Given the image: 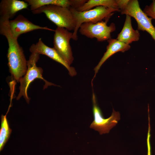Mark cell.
<instances>
[{
  "label": "cell",
  "instance_id": "obj_3",
  "mask_svg": "<svg viewBox=\"0 0 155 155\" xmlns=\"http://www.w3.org/2000/svg\"><path fill=\"white\" fill-rule=\"evenodd\" d=\"M32 12L35 14L44 13L57 27L64 28L69 31L75 28L76 22L69 8L49 5L40 7Z\"/></svg>",
  "mask_w": 155,
  "mask_h": 155
},
{
  "label": "cell",
  "instance_id": "obj_9",
  "mask_svg": "<svg viewBox=\"0 0 155 155\" xmlns=\"http://www.w3.org/2000/svg\"><path fill=\"white\" fill-rule=\"evenodd\" d=\"M9 26L13 37L18 39L21 34L36 30H43L55 31V30L46 26L36 25L22 15H19L15 19L9 20Z\"/></svg>",
  "mask_w": 155,
  "mask_h": 155
},
{
  "label": "cell",
  "instance_id": "obj_12",
  "mask_svg": "<svg viewBox=\"0 0 155 155\" xmlns=\"http://www.w3.org/2000/svg\"><path fill=\"white\" fill-rule=\"evenodd\" d=\"M32 11L45 5H55L77 9L86 1V0H25Z\"/></svg>",
  "mask_w": 155,
  "mask_h": 155
},
{
  "label": "cell",
  "instance_id": "obj_8",
  "mask_svg": "<svg viewBox=\"0 0 155 155\" xmlns=\"http://www.w3.org/2000/svg\"><path fill=\"white\" fill-rule=\"evenodd\" d=\"M54 32L53 48L61 58L70 66L74 59L69 43L73 33L65 28L60 27H57Z\"/></svg>",
  "mask_w": 155,
  "mask_h": 155
},
{
  "label": "cell",
  "instance_id": "obj_1",
  "mask_svg": "<svg viewBox=\"0 0 155 155\" xmlns=\"http://www.w3.org/2000/svg\"><path fill=\"white\" fill-rule=\"evenodd\" d=\"M9 20L0 19V33L7 39L8 48L7 57L10 72L17 82L25 75L27 69V61L22 47L18 39L12 35L9 26Z\"/></svg>",
  "mask_w": 155,
  "mask_h": 155
},
{
  "label": "cell",
  "instance_id": "obj_10",
  "mask_svg": "<svg viewBox=\"0 0 155 155\" xmlns=\"http://www.w3.org/2000/svg\"><path fill=\"white\" fill-rule=\"evenodd\" d=\"M29 50L31 53H36L46 55L51 59L64 66L68 71L69 75L73 76L77 74L74 68L71 67L59 55L53 48L50 47L45 44L40 38L36 44H32Z\"/></svg>",
  "mask_w": 155,
  "mask_h": 155
},
{
  "label": "cell",
  "instance_id": "obj_11",
  "mask_svg": "<svg viewBox=\"0 0 155 155\" xmlns=\"http://www.w3.org/2000/svg\"><path fill=\"white\" fill-rule=\"evenodd\" d=\"M29 5L25 1L2 0L0 3V19L8 20L13 18L18 11L27 9Z\"/></svg>",
  "mask_w": 155,
  "mask_h": 155
},
{
  "label": "cell",
  "instance_id": "obj_16",
  "mask_svg": "<svg viewBox=\"0 0 155 155\" xmlns=\"http://www.w3.org/2000/svg\"><path fill=\"white\" fill-rule=\"evenodd\" d=\"M1 125L0 130V150L3 148L8 141L12 130L9 127L6 114L1 116Z\"/></svg>",
  "mask_w": 155,
  "mask_h": 155
},
{
  "label": "cell",
  "instance_id": "obj_2",
  "mask_svg": "<svg viewBox=\"0 0 155 155\" xmlns=\"http://www.w3.org/2000/svg\"><path fill=\"white\" fill-rule=\"evenodd\" d=\"M117 4L121 14L133 18L137 23L138 30L147 32L155 42V27L152 22L153 19L141 9L138 0H118Z\"/></svg>",
  "mask_w": 155,
  "mask_h": 155
},
{
  "label": "cell",
  "instance_id": "obj_13",
  "mask_svg": "<svg viewBox=\"0 0 155 155\" xmlns=\"http://www.w3.org/2000/svg\"><path fill=\"white\" fill-rule=\"evenodd\" d=\"M108 45L106 46V50L103 56L101 58L98 65L94 69L95 78L99 70L104 63L110 57L115 53L119 52L124 53L129 49L130 46L117 40L116 39H111L107 40Z\"/></svg>",
  "mask_w": 155,
  "mask_h": 155
},
{
  "label": "cell",
  "instance_id": "obj_17",
  "mask_svg": "<svg viewBox=\"0 0 155 155\" xmlns=\"http://www.w3.org/2000/svg\"><path fill=\"white\" fill-rule=\"evenodd\" d=\"M143 11L148 16L155 19V0H153L149 5H146Z\"/></svg>",
  "mask_w": 155,
  "mask_h": 155
},
{
  "label": "cell",
  "instance_id": "obj_18",
  "mask_svg": "<svg viewBox=\"0 0 155 155\" xmlns=\"http://www.w3.org/2000/svg\"><path fill=\"white\" fill-rule=\"evenodd\" d=\"M150 132V123H148V131L147 138V143L148 148V154L147 155H151V147L150 143V138L151 134Z\"/></svg>",
  "mask_w": 155,
  "mask_h": 155
},
{
  "label": "cell",
  "instance_id": "obj_15",
  "mask_svg": "<svg viewBox=\"0 0 155 155\" xmlns=\"http://www.w3.org/2000/svg\"><path fill=\"white\" fill-rule=\"evenodd\" d=\"M102 6L108 8L119 10L116 3V0H89L77 10L79 11H82L92 9L94 7Z\"/></svg>",
  "mask_w": 155,
  "mask_h": 155
},
{
  "label": "cell",
  "instance_id": "obj_5",
  "mask_svg": "<svg viewBox=\"0 0 155 155\" xmlns=\"http://www.w3.org/2000/svg\"><path fill=\"white\" fill-rule=\"evenodd\" d=\"M40 54L36 53H31L29 60L27 61V69L25 75L20 80V92L16 98L17 100L23 96L28 103H29L30 98L27 94V90L30 84L37 78L43 80L45 82L43 89L49 86L55 85L48 82L42 76L43 70L40 67H37L36 63L39 59Z\"/></svg>",
  "mask_w": 155,
  "mask_h": 155
},
{
  "label": "cell",
  "instance_id": "obj_6",
  "mask_svg": "<svg viewBox=\"0 0 155 155\" xmlns=\"http://www.w3.org/2000/svg\"><path fill=\"white\" fill-rule=\"evenodd\" d=\"M92 101L94 120L91 124L90 128L98 131L100 135L109 133L110 130L117 124L120 120L119 113L116 111L113 108L111 116L108 118L105 119L97 105L96 96L93 92Z\"/></svg>",
  "mask_w": 155,
  "mask_h": 155
},
{
  "label": "cell",
  "instance_id": "obj_7",
  "mask_svg": "<svg viewBox=\"0 0 155 155\" xmlns=\"http://www.w3.org/2000/svg\"><path fill=\"white\" fill-rule=\"evenodd\" d=\"M108 21L83 23L80 26L79 31L82 35L89 38H96L99 42L108 40L111 38V33L116 29L115 24L113 23L109 26L107 25Z\"/></svg>",
  "mask_w": 155,
  "mask_h": 155
},
{
  "label": "cell",
  "instance_id": "obj_14",
  "mask_svg": "<svg viewBox=\"0 0 155 155\" xmlns=\"http://www.w3.org/2000/svg\"><path fill=\"white\" fill-rule=\"evenodd\" d=\"M131 17L129 15H126L123 27L116 39L129 44L133 42L138 41L140 36L138 30H134L132 28Z\"/></svg>",
  "mask_w": 155,
  "mask_h": 155
},
{
  "label": "cell",
  "instance_id": "obj_4",
  "mask_svg": "<svg viewBox=\"0 0 155 155\" xmlns=\"http://www.w3.org/2000/svg\"><path fill=\"white\" fill-rule=\"evenodd\" d=\"M75 18L76 26L73 32L71 39L75 40L78 39L77 32L81 25L84 23L92 22L95 23L105 21H108L117 9L100 6L88 10L79 11L76 9L70 8Z\"/></svg>",
  "mask_w": 155,
  "mask_h": 155
}]
</instances>
